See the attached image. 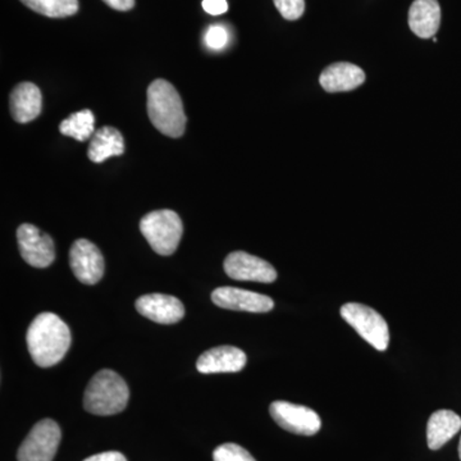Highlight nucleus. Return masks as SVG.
<instances>
[{
	"label": "nucleus",
	"instance_id": "obj_1",
	"mask_svg": "<svg viewBox=\"0 0 461 461\" xmlns=\"http://www.w3.org/2000/svg\"><path fill=\"white\" fill-rule=\"evenodd\" d=\"M26 341L33 363L50 368L66 357L71 346V330L58 315L41 313L30 324Z\"/></svg>",
	"mask_w": 461,
	"mask_h": 461
},
{
	"label": "nucleus",
	"instance_id": "obj_2",
	"mask_svg": "<svg viewBox=\"0 0 461 461\" xmlns=\"http://www.w3.org/2000/svg\"><path fill=\"white\" fill-rule=\"evenodd\" d=\"M148 115L158 131L169 138L184 135L187 118L178 91L168 81H153L148 87Z\"/></svg>",
	"mask_w": 461,
	"mask_h": 461
},
{
	"label": "nucleus",
	"instance_id": "obj_3",
	"mask_svg": "<svg viewBox=\"0 0 461 461\" xmlns=\"http://www.w3.org/2000/svg\"><path fill=\"white\" fill-rule=\"evenodd\" d=\"M130 390L124 379L111 369H103L91 378L84 395L85 411L100 417L118 414L129 403Z\"/></svg>",
	"mask_w": 461,
	"mask_h": 461
},
{
	"label": "nucleus",
	"instance_id": "obj_4",
	"mask_svg": "<svg viewBox=\"0 0 461 461\" xmlns=\"http://www.w3.org/2000/svg\"><path fill=\"white\" fill-rule=\"evenodd\" d=\"M140 230L157 254L168 257L177 250L184 226L180 215L176 212L162 209L144 215L140 222Z\"/></svg>",
	"mask_w": 461,
	"mask_h": 461
},
{
	"label": "nucleus",
	"instance_id": "obj_5",
	"mask_svg": "<svg viewBox=\"0 0 461 461\" xmlns=\"http://www.w3.org/2000/svg\"><path fill=\"white\" fill-rule=\"evenodd\" d=\"M341 317L373 348L387 350L390 344L387 321L371 306L348 303L341 308Z\"/></svg>",
	"mask_w": 461,
	"mask_h": 461
},
{
	"label": "nucleus",
	"instance_id": "obj_6",
	"mask_svg": "<svg viewBox=\"0 0 461 461\" xmlns=\"http://www.w3.org/2000/svg\"><path fill=\"white\" fill-rule=\"evenodd\" d=\"M59 426L53 420L36 423L18 448V461H53L59 447Z\"/></svg>",
	"mask_w": 461,
	"mask_h": 461
},
{
	"label": "nucleus",
	"instance_id": "obj_7",
	"mask_svg": "<svg viewBox=\"0 0 461 461\" xmlns=\"http://www.w3.org/2000/svg\"><path fill=\"white\" fill-rule=\"evenodd\" d=\"M17 241L21 257L29 266L47 268L56 259L53 239L33 224L23 223L18 227Z\"/></svg>",
	"mask_w": 461,
	"mask_h": 461
},
{
	"label": "nucleus",
	"instance_id": "obj_8",
	"mask_svg": "<svg viewBox=\"0 0 461 461\" xmlns=\"http://www.w3.org/2000/svg\"><path fill=\"white\" fill-rule=\"evenodd\" d=\"M271 417L281 429L302 436H314L320 432L321 420L313 409L287 402H272Z\"/></svg>",
	"mask_w": 461,
	"mask_h": 461
},
{
	"label": "nucleus",
	"instance_id": "obj_9",
	"mask_svg": "<svg viewBox=\"0 0 461 461\" xmlns=\"http://www.w3.org/2000/svg\"><path fill=\"white\" fill-rule=\"evenodd\" d=\"M69 266L78 281L95 285L104 275V258L96 245L86 239L74 242L69 250Z\"/></svg>",
	"mask_w": 461,
	"mask_h": 461
},
{
	"label": "nucleus",
	"instance_id": "obj_10",
	"mask_svg": "<svg viewBox=\"0 0 461 461\" xmlns=\"http://www.w3.org/2000/svg\"><path fill=\"white\" fill-rule=\"evenodd\" d=\"M224 272L236 281L272 284L277 280V272L271 263L245 251L230 253L224 260Z\"/></svg>",
	"mask_w": 461,
	"mask_h": 461
},
{
	"label": "nucleus",
	"instance_id": "obj_11",
	"mask_svg": "<svg viewBox=\"0 0 461 461\" xmlns=\"http://www.w3.org/2000/svg\"><path fill=\"white\" fill-rule=\"evenodd\" d=\"M212 302L222 309L250 313H267L275 306V302L269 296L230 286L215 288L212 294Z\"/></svg>",
	"mask_w": 461,
	"mask_h": 461
},
{
	"label": "nucleus",
	"instance_id": "obj_12",
	"mask_svg": "<svg viewBox=\"0 0 461 461\" xmlns=\"http://www.w3.org/2000/svg\"><path fill=\"white\" fill-rule=\"evenodd\" d=\"M136 311L160 324H175L185 315V306L177 297L149 294L136 300Z\"/></svg>",
	"mask_w": 461,
	"mask_h": 461
},
{
	"label": "nucleus",
	"instance_id": "obj_13",
	"mask_svg": "<svg viewBox=\"0 0 461 461\" xmlns=\"http://www.w3.org/2000/svg\"><path fill=\"white\" fill-rule=\"evenodd\" d=\"M247 354L235 346H218L200 355L196 368L203 375L236 373L247 366Z\"/></svg>",
	"mask_w": 461,
	"mask_h": 461
},
{
	"label": "nucleus",
	"instance_id": "obj_14",
	"mask_svg": "<svg viewBox=\"0 0 461 461\" xmlns=\"http://www.w3.org/2000/svg\"><path fill=\"white\" fill-rule=\"evenodd\" d=\"M366 83V74L353 63L339 62L327 67L321 74L320 84L327 93H344L357 89Z\"/></svg>",
	"mask_w": 461,
	"mask_h": 461
},
{
	"label": "nucleus",
	"instance_id": "obj_15",
	"mask_svg": "<svg viewBox=\"0 0 461 461\" xmlns=\"http://www.w3.org/2000/svg\"><path fill=\"white\" fill-rule=\"evenodd\" d=\"M11 114L18 123H29L41 113V91L32 83L18 84L9 99Z\"/></svg>",
	"mask_w": 461,
	"mask_h": 461
},
{
	"label": "nucleus",
	"instance_id": "obj_16",
	"mask_svg": "<svg viewBox=\"0 0 461 461\" xmlns=\"http://www.w3.org/2000/svg\"><path fill=\"white\" fill-rule=\"evenodd\" d=\"M441 25V7L437 0H414L409 11V27L418 38H435Z\"/></svg>",
	"mask_w": 461,
	"mask_h": 461
},
{
	"label": "nucleus",
	"instance_id": "obj_17",
	"mask_svg": "<svg viewBox=\"0 0 461 461\" xmlns=\"http://www.w3.org/2000/svg\"><path fill=\"white\" fill-rule=\"evenodd\" d=\"M461 429V418L453 411H437L427 426V442L430 450H438Z\"/></svg>",
	"mask_w": 461,
	"mask_h": 461
},
{
	"label": "nucleus",
	"instance_id": "obj_18",
	"mask_svg": "<svg viewBox=\"0 0 461 461\" xmlns=\"http://www.w3.org/2000/svg\"><path fill=\"white\" fill-rule=\"evenodd\" d=\"M124 153L123 136L111 126L102 127L90 139L87 157L91 162L103 163L112 157H120Z\"/></svg>",
	"mask_w": 461,
	"mask_h": 461
},
{
	"label": "nucleus",
	"instance_id": "obj_19",
	"mask_svg": "<svg viewBox=\"0 0 461 461\" xmlns=\"http://www.w3.org/2000/svg\"><path fill=\"white\" fill-rule=\"evenodd\" d=\"M59 131L62 135L74 138L75 140L87 141L95 133V115L90 109L76 112L62 121Z\"/></svg>",
	"mask_w": 461,
	"mask_h": 461
},
{
	"label": "nucleus",
	"instance_id": "obj_20",
	"mask_svg": "<svg viewBox=\"0 0 461 461\" xmlns=\"http://www.w3.org/2000/svg\"><path fill=\"white\" fill-rule=\"evenodd\" d=\"M26 7L50 18L74 16L78 12V0H21Z\"/></svg>",
	"mask_w": 461,
	"mask_h": 461
},
{
	"label": "nucleus",
	"instance_id": "obj_21",
	"mask_svg": "<svg viewBox=\"0 0 461 461\" xmlns=\"http://www.w3.org/2000/svg\"><path fill=\"white\" fill-rule=\"evenodd\" d=\"M214 461H257L253 455L240 445L224 444L218 446L213 453Z\"/></svg>",
	"mask_w": 461,
	"mask_h": 461
},
{
	"label": "nucleus",
	"instance_id": "obj_22",
	"mask_svg": "<svg viewBox=\"0 0 461 461\" xmlns=\"http://www.w3.org/2000/svg\"><path fill=\"white\" fill-rule=\"evenodd\" d=\"M281 16L287 21H296L304 14L305 0H273Z\"/></svg>",
	"mask_w": 461,
	"mask_h": 461
},
{
	"label": "nucleus",
	"instance_id": "obj_23",
	"mask_svg": "<svg viewBox=\"0 0 461 461\" xmlns=\"http://www.w3.org/2000/svg\"><path fill=\"white\" fill-rule=\"evenodd\" d=\"M204 41L209 50H221L229 42V32L223 26L213 25L206 30Z\"/></svg>",
	"mask_w": 461,
	"mask_h": 461
},
{
	"label": "nucleus",
	"instance_id": "obj_24",
	"mask_svg": "<svg viewBox=\"0 0 461 461\" xmlns=\"http://www.w3.org/2000/svg\"><path fill=\"white\" fill-rule=\"evenodd\" d=\"M203 9L212 16H220L229 11L227 0H203Z\"/></svg>",
	"mask_w": 461,
	"mask_h": 461
},
{
	"label": "nucleus",
	"instance_id": "obj_25",
	"mask_svg": "<svg viewBox=\"0 0 461 461\" xmlns=\"http://www.w3.org/2000/svg\"><path fill=\"white\" fill-rule=\"evenodd\" d=\"M84 461H127V459L118 451H107V453L93 455Z\"/></svg>",
	"mask_w": 461,
	"mask_h": 461
},
{
	"label": "nucleus",
	"instance_id": "obj_26",
	"mask_svg": "<svg viewBox=\"0 0 461 461\" xmlns=\"http://www.w3.org/2000/svg\"><path fill=\"white\" fill-rule=\"evenodd\" d=\"M103 2L115 11L126 12L135 7V0H103Z\"/></svg>",
	"mask_w": 461,
	"mask_h": 461
},
{
	"label": "nucleus",
	"instance_id": "obj_27",
	"mask_svg": "<svg viewBox=\"0 0 461 461\" xmlns=\"http://www.w3.org/2000/svg\"><path fill=\"white\" fill-rule=\"evenodd\" d=\"M459 457L461 460V437H460V442H459Z\"/></svg>",
	"mask_w": 461,
	"mask_h": 461
}]
</instances>
